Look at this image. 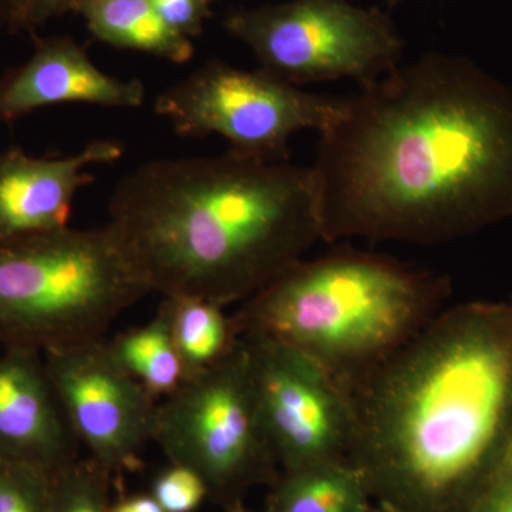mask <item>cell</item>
Returning a JSON list of instances; mask_svg holds the SVG:
<instances>
[{"instance_id": "obj_1", "label": "cell", "mask_w": 512, "mask_h": 512, "mask_svg": "<svg viewBox=\"0 0 512 512\" xmlns=\"http://www.w3.org/2000/svg\"><path fill=\"white\" fill-rule=\"evenodd\" d=\"M319 134L322 241L436 245L512 218V87L467 57L360 84Z\"/></svg>"}, {"instance_id": "obj_2", "label": "cell", "mask_w": 512, "mask_h": 512, "mask_svg": "<svg viewBox=\"0 0 512 512\" xmlns=\"http://www.w3.org/2000/svg\"><path fill=\"white\" fill-rule=\"evenodd\" d=\"M349 396L373 503L466 511L512 446V296L444 308Z\"/></svg>"}, {"instance_id": "obj_3", "label": "cell", "mask_w": 512, "mask_h": 512, "mask_svg": "<svg viewBox=\"0 0 512 512\" xmlns=\"http://www.w3.org/2000/svg\"><path fill=\"white\" fill-rule=\"evenodd\" d=\"M109 228L164 298L245 302L322 241L311 167L228 153L127 174Z\"/></svg>"}, {"instance_id": "obj_4", "label": "cell", "mask_w": 512, "mask_h": 512, "mask_svg": "<svg viewBox=\"0 0 512 512\" xmlns=\"http://www.w3.org/2000/svg\"><path fill=\"white\" fill-rule=\"evenodd\" d=\"M450 295L446 275L340 248L286 269L232 318L239 336L298 350L349 394L426 328Z\"/></svg>"}, {"instance_id": "obj_5", "label": "cell", "mask_w": 512, "mask_h": 512, "mask_svg": "<svg viewBox=\"0 0 512 512\" xmlns=\"http://www.w3.org/2000/svg\"><path fill=\"white\" fill-rule=\"evenodd\" d=\"M148 293L109 225L0 245V343L45 353L103 338Z\"/></svg>"}, {"instance_id": "obj_6", "label": "cell", "mask_w": 512, "mask_h": 512, "mask_svg": "<svg viewBox=\"0 0 512 512\" xmlns=\"http://www.w3.org/2000/svg\"><path fill=\"white\" fill-rule=\"evenodd\" d=\"M153 441L171 464L195 471L224 507L241 503L255 485L275 483L279 464L242 339L227 359L158 403Z\"/></svg>"}, {"instance_id": "obj_7", "label": "cell", "mask_w": 512, "mask_h": 512, "mask_svg": "<svg viewBox=\"0 0 512 512\" xmlns=\"http://www.w3.org/2000/svg\"><path fill=\"white\" fill-rule=\"evenodd\" d=\"M224 26L251 49L261 69L295 86L372 82L399 66L404 49L386 13L349 0H289L235 10Z\"/></svg>"}, {"instance_id": "obj_8", "label": "cell", "mask_w": 512, "mask_h": 512, "mask_svg": "<svg viewBox=\"0 0 512 512\" xmlns=\"http://www.w3.org/2000/svg\"><path fill=\"white\" fill-rule=\"evenodd\" d=\"M342 97L320 96L264 69L211 60L157 97L156 113L181 137L225 138L229 151L286 161L302 130L323 131L338 117Z\"/></svg>"}, {"instance_id": "obj_9", "label": "cell", "mask_w": 512, "mask_h": 512, "mask_svg": "<svg viewBox=\"0 0 512 512\" xmlns=\"http://www.w3.org/2000/svg\"><path fill=\"white\" fill-rule=\"evenodd\" d=\"M241 339L281 473L348 461L353 439L348 392L298 350L265 336Z\"/></svg>"}, {"instance_id": "obj_10", "label": "cell", "mask_w": 512, "mask_h": 512, "mask_svg": "<svg viewBox=\"0 0 512 512\" xmlns=\"http://www.w3.org/2000/svg\"><path fill=\"white\" fill-rule=\"evenodd\" d=\"M42 355L79 444L113 474L136 471L141 451L153 441L157 399L119 365L104 338Z\"/></svg>"}, {"instance_id": "obj_11", "label": "cell", "mask_w": 512, "mask_h": 512, "mask_svg": "<svg viewBox=\"0 0 512 512\" xmlns=\"http://www.w3.org/2000/svg\"><path fill=\"white\" fill-rule=\"evenodd\" d=\"M123 144L94 140L67 157H33L13 147L0 154V245L69 228L74 197L94 167L120 160Z\"/></svg>"}, {"instance_id": "obj_12", "label": "cell", "mask_w": 512, "mask_h": 512, "mask_svg": "<svg viewBox=\"0 0 512 512\" xmlns=\"http://www.w3.org/2000/svg\"><path fill=\"white\" fill-rule=\"evenodd\" d=\"M77 447L42 353L5 348L0 355V460L55 476L79 458Z\"/></svg>"}, {"instance_id": "obj_13", "label": "cell", "mask_w": 512, "mask_h": 512, "mask_svg": "<svg viewBox=\"0 0 512 512\" xmlns=\"http://www.w3.org/2000/svg\"><path fill=\"white\" fill-rule=\"evenodd\" d=\"M144 97L140 80L103 72L72 37H47L37 42L28 62L0 79V123L56 104L137 109Z\"/></svg>"}, {"instance_id": "obj_14", "label": "cell", "mask_w": 512, "mask_h": 512, "mask_svg": "<svg viewBox=\"0 0 512 512\" xmlns=\"http://www.w3.org/2000/svg\"><path fill=\"white\" fill-rule=\"evenodd\" d=\"M77 13L106 45L173 63H187L194 56L192 40L168 28L151 0H80Z\"/></svg>"}, {"instance_id": "obj_15", "label": "cell", "mask_w": 512, "mask_h": 512, "mask_svg": "<svg viewBox=\"0 0 512 512\" xmlns=\"http://www.w3.org/2000/svg\"><path fill=\"white\" fill-rule=\"evenodd\" d=\"M372 500L349 461L282 471L265 512H365Z\"/></svg>"}, {"instance_id": "obj_16", "label": "cell", "mask_w": 512, "mask_h": 512, "mask_svg": "<svg viewBox=\"0 0 512 512\" xmlns=\"http://www.w3.org/2000/svg\"><path fill=\"white\" fill-rule=\"evenodd\" d=\"M161 303L170 318L187 380L217 366L238 348L241 336L224 306L197 298H164Z\"/></svg>"}, {"instance_id": "obj_17", "label": "cell", "mask_w": 512, "mask_h": 512, "mask_svg": "<svg viewBox=\"0 0 512 512\" xmlns=\"http://www.w3.org/2000/svg\"><path fill=\"white\" fill-rule=\"evenodd\" d=\"M109 346L119 365L154 399H165L187 380L163 303L147 325L120 333Z\"/></svg>"}, {"instance_id": "obj_18", "label": "cell", "mask_w": 512, "mask_h": 512, "mask_svg": "<svg viewBox=\"0 0 512 512\" xmlns=\"http://www.w3.org/2000/svg\"><path fill=\"white\" fill-rule=\"evenodd\" d=\"M111 477L94 458H77L53 476L52 512H109Z\"/></svg>"}, {"instance_id": "obj_19", "label": "cell", "mask_w": 512, "mask_h": 512, "mask_svg": "<svg viewBox=\"0 0 512 512\" xmlns=\"http://www.w3.org/2000/svg\"><path fill=\"white\" fill-rule=\"evenodd\" d=\"M53 476L0 460V512H52Z\"/></svg>"}, {"instance_id": "obj_20", "label": "cell", "mask_w": 512, "mask_h": 512, "mask_svg": "<svg viewBox=\"0 0 512 512\" xmlns=\"http://www.w3.org/2000/svg\"><path fill=\"white\" fill-rule=\"evenodd\" d=\"M151 495L165 512H194L210 497L207 484L195 471L171 463L154 480Z\"/></svg>"}, {"instance_id": "obj_21", "label": "cell", "mask_w": 512, "mask_h": 512, "mask_svg": "<svg viewBox=\"0 0 512 512\" xmlns=\"http://www.w3.org/2000/svg\"><path fill=\"white\" fill-rule=\"evenodd\" d=\"M151 3L168 28L190 40L201 35L210 16L211 3L205 0H151Z\"/></svg>"}, {"instance_id": "obj_22", "label": "cell", "mask_w": 512, "mask_h": 512, "mask_svg": "<svg viewBox=\"0 0 512 512\" xmlns=\"http://www.w3.org/2000/svg\"><path fill=\"white\" fill-rule=\"evenodd\" d=\"M464 512H512V446L504 463Z\"/></svg>"}, {"instance_id": "obj_23", "label": "cell", "mask_w": 512, "mask_h": 512, "mask_svg": "<svg viewBox=\"0 0 512 512\" xmlns=\"http://www.w3.org/2000/svg\"><path fill=\"white\" fill-rule=\"evenodd\" d=\"M80 0H30L25 29L33 30L66 13L77 12Z\"/></svg>"}, {"instance_id": "obj_24", "label": "cell", "mask_w": 512, "mask_h": 512, "mask_svg": "<svg viewBox=\"0 0 512 512\" xmlns=\"http://www.w3.org/2000/svg\"><path fill=\"white\" fill-rule=\"evenodd\" d=\"M109 512H165L151 494L131 495L111 503Z\"/></svg>"}, {"instance_id": "obj_25", "label": "cell", "mask_w": 512, "mask_h": 512, "mask_svg": "<svg viewBox=\"0 0 512 512\" xmlns=\"http://www.w3.org/2000/svg\"><path fill=\"white\" fill-rule=\"evenodd\" d=\"M29 5L30 0H9L10 29H25V20L26 15H28Z\"/></svg>"}, {"instance_id": "obj_26", "label": "cell", "mask_w": 512, "mask_h": 512, "mask_svg": "<svg viewBox=\"0 0 512 512\" xmlns=\"http://www.w3.org/2000/svg\"><path fill=\"white\" fill-rule=\"evenodd\" d=\"M8 28L10 29L9 0H0V36Z\"/></svg>"}, {"instance_id": "obj_27", "label": "cell", "mask_w": 512, "mask_h": 512, "mask_svg": "<svg viewBox=\"0 0 512 512\" xmlns=\"http://www.w3.org/2000/svg\"><path fill=\"white\" fill-rule=\"evenodd\" d=\"M365 512H394L392 510H389V508L383 507V505L376 504V503H370L369 507L366 508Z\"/></svg>"}, {"instance_id": "obj_28", "label": "cell", "mask_w": 512, "mask_h": 512, "mask_svg": "<svg viewBox=\"0 0 512 512\" xmlns=\"http://www.w3.org/2000/svg\"><path fill=\"white\" fill-rule=\"evenodd\" d=\"M225 512H251L248 510H245L244 505L242 503L229 505V507H225Z\"/></svg>"}, {"instance_id": "obj_29", "label": "cell", "mask_w": 512, "mask_h": 512, "mask_svg": "<svg viewBox=\"0 0 512 512\" xmlns=\"http://www.w3.org/2000/svg\"><path fill=\"white\" fill-rule=\"evenodd\" d=\"M387 2L390 3V6L397 5V3L402 2V0H387Z\"/></svg>"}, {"instance_id": "obj_30", "label": "cell", "mask_w": 512, "mask_h": 512, "mask_svg": "<svg viewBox=\"0 0 512 512\" xmlns=\"http://www.w3.org/2000/svg\"><path fill=\"white\" fill-rule=\"evenodd\" d=\"M205 2L211 3L214 2V0H205Z\"/></svg>"}]
</instances>
